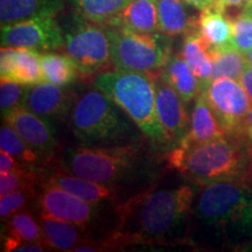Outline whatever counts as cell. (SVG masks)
Here are the masks:
<instances>
[{"label":"cell","instance_id":"obj_1","mask_svg":"<svg viewBox=\"0 0 252 252\" xmlns=\"http://www.w3.org/2000/svg\"><path fill=\"white\" fill-rule=\"evenodd\" d=\"M194 196L190 186H180L141 194L121 204L118 210L123 224L132 226L126 234H117L123 245L162 238L172 232L190 212Z\"/></svg>","mask_w":252,"mask_h":252},{"label":"cell","instance_id":"obj_2","mask_svg":"<svg viewBox=\"0 0 252 252\" xmlns=\"http://www.w3.org/2000/svg\"><path fill=\"white\" fill-rule=\"evenodd\" d=\"M169 163L194 184L238 180L249 165V151L226 135L191 146L176 145Z\"/></svg>","mask_w":252,"mask_h":252},{"label":"cell","instance_id":"obj_3","mask_svg":"<svg viewBox=\"0 0 252 252\" xmlns=\"http://www.w3.org/2000/svg\"><path fill=\"white\" fill-rule=\"evenodd\" d=\"M96 89L109 97L150 139L166 143L157 116L156 80L150 72L118 70L102 72L94 78Z\"/></svg>","mask_w":252,"mask_h":252},{"label":"cell","instance_id":"obj_4","mask_svg":"<svg viewBox=\"0 0 252 252\" xmlns=\"http://www.w3.org/2000/svg\"><path fill=\"white\" fill-rule=\"evenodd\" d=\"M196 214L206 224L228 236H252V191L236 180L204 185Z\"/></svg>","mask_w":252,"mask_h":252},{"label":"cell","instance_id":"obj_5","mask_svg":"<svg viewBox=\"0 0 252 252\" xmlns=\"http://www.w3.org/2000/svg\"><path fill=\"white\" fill-rule=\"evenodd\" d=\"M140 158L141 151L135 145H89L68 150L64 154V168L81 178L113 186L133 171Z\"/></svg>","mask_w":252,"mask_h":252},{"label":"cell","instance_id":"obj_6","mask_svg":"<svg viewBox=\"0 0 252 252\" xmlns=\"http://www.w3.org/2000/svg\"><path fill=\"white\" fill-rule=\"evenodd\" d=\"M70 117L72 132L84 145L124 139L131 130L116 104L98 89L82 94L75 102Z\"/></svg>","mask_w":252,"mask_h":252},{"label":"cell","instance_id":"obj_7","mask_svg":"<svg viewBox=\"0 0 252 252\" xmlns=\"http://www.w3.org/2000/svg\"><path fill=\"white\" fill-rule=\"evenodd\" d=\"M111 62L118 70L151 72L162 67L172 56L165 36L108 26Z\"/></svg>","mask_w":252,"mask_h":252},{"label":"cell","instance_id":"obj_8","mask_svg":"<svg viewBox=\"0 0 252 252\" xmlns=\"http://www.w3.org/2000/svg\"><path fill=\"white\" fill-rule=\"evenodd\" d=\"M81 18V17H80ZM65 52L82 75H91L111 61L108 28L81 18L65 34Z\"/></svg>","mask_w":252,"mask_h":252},{"label":"cell","instance_id":"obj_9","mask_svg":"<svg viewBox=\"0 0 252 252\" xmlns=\"http://www.w3.org/2000/svg\"><path fill=\"white\" fill-rule=\"evenodd\" d=\"M201 93L228 134L239 135L252 106L251 99L241 82L228 77L215 78Z\"/></svg>","mask_w":252,"mask_h":252},{"label":"cell","instance_id":"obj_10","mask_svg":"<svg viewBox=\"0 0 252 252\" xmlns=\"http://www.w3.org/2000/svg\"><path fill=\"white\" fill-rule=\"evenodd\" d=\"M65 43L54 15H36L13 24L1 25V47L32 48L49 52Z\"/></svg>","mask_w":252,"mask_h":252},{"label":"cell","instance_id":"obj_11","mask_svg":"<svg viewBox=\"0 0 252 252\" xmlns=\"http://www.w3.org/2000/svg\"><path fill=\"white\" fill-rule=\"evenodd\" d=\"M39 214L88 228L97 215V206L47 181L36 197Z\"/></svg>","mask_w":252,"mask_h":252},{"label":"cell","instance_id":"obj_12","mask_svg":"<svg viewBox=\"0 0 252 252\" xmlns=\"http://www.w3.org/2000/svg\"><path fill=\"white\" fill-rule=\"evenodd\" d=\"M2 119L40 154H50L56 147L55 131L48 119L31 111L23 104L2 112Z\"/></svg>","mask_w":252,"mask_h":252},{"label":"cell","instance_id":"obj_13","mask_svg":"<svg viewBox=\"0 0 252 252\" xmlns=\"http://www.w3.org/2000/svg\"><path fill=\"white\" fill-rule=\"evenodd\" d=\"M157 116L166 143L178 145L188 132V116L180 94L161 78H156Z\"/></svg>","mask_w":252,"mask_h":252},{"label":"cell","instance_id":"obj_14","mask_svg":"<svg viewBox=\"0 0 252 252\" xmlns=\"http://www.w3.org/2000/svg\"><path fill=\"white\" fill-rule=\"evenodd\" d=\"M40 52L32 48L1 47L0 75L26 87L43 82Z\"/></svg>","mask_w":252,"mask_h":252},{"label":"cell","instance_id":"obj_15","mask_svg":"<svg viewBox=\"0 0 252 252\" xmlns=\"http://www.w3.org/2000/svg\"><path fill=\"white\" fill-rule=\"evenodd\" d=\"M23 105L41 117L50 119L67 116L75 102L67 90L43 81L28 88Z\"/></svg>","mask_w":252,"mask_h":252},{"label":"cell","instance_id":"obj_16","mask_svg":"<svg viewBox=\"0 0 252 252\" xmlns=\"http://www.w3.org/2000/svg\"><path fill=\"white\" fill-rule=\"evenodd\" d=\"M228 132L220 124L215 112L210 108L207 99L201 93L195 98V104L191 112L190 126L187 134L182 138L178 145L191 146V145L203 144L220 138L226 137Z\"/></svg>","mask_w":252,"mask_h":252},{"label":"cell","instance_id":"obj_17","mask_svg":"<svg viewBox=\"0 0 252 252\" xmlns=\"http://www.w3.org/2000/svg\"><path fill=\"white\" fill-rule=\"evenodd\" d=\"M48 181L70 191L94 206L117 203L119 201V193L113 186L81 178L69 172H56L52 174Z\"/></svg>","mask_w":252,"mask_h":252},{"label":"cell","instance_id":"obj_18","mask_svg":"<svg viewBox=\"0 0 252 252\" xmlns=\"http://www.w3.org/2000/svg\"><path fill=\"white\" fill-rule=\"evenodd\" d=\"M37 220L42 232V243L50 250L75 251L81 244L90 241L84 234L86 228L41 214Z\"/></svg>","mask_w":252,"mask_h":252},{"label":"cell","instance_id":"obj_19","mask_svg":"<svg viewBox=\"0 0 252 252\" xmlns=\"http://www.w3.org/2000/svg\"><path fill=\"white\" fill-rule=\"evenodd\" d=\"M106 26L127 28L139 33H159L157 0H131Z\"/></svg>","mask_w":252,"mask_h":252},{"label":"cell","instance_id":"obj_20","mask_svg":"<svg viewBox=\"0 0 252 252\" xmlns=\"http://www.w3.org/2000/svg\"><path fill=\"white\" fill-rule=\"evenodd\" d=\"M159 77L172 87L185 102L195 99L202 91L200 81L195 76L182 55H173L159 69Z\"/></svg>","mask_w":252,"mask_h":252},{"label":"cell","instance_id":"obj_21","mask_svg":"<svg viewBox=\"0 0 252 252\" xmlns=\"http://www.w3.org/2000/svg\"><path fill=\"white\" fill-rule=\"evenodd\" d=\"M184 0H157L160 32L168 36L196 31L198 19L189 13Z\"/></svg>","mask_w":252,"mask_h":252},{"label":"cell","instance_id":"obj_22","mask_svg":"<svg viewBox=\"0 0 252 252\" xmlns=\"http://www.w3.org/2000/svg\"><path fill=\"white\" fill-rule=\"evenodd\" d=\"M197 31L210 50L232 46L234 32L231 19L226 18L225 13L216 7L201 11Z\"/></svg>","mask_w":252,"mask_h":252},{"label":"cell","instance_id":"obj_23","mask_svg":"<svg viewBox=\"0 0 252 252\" xmlns=\"http://www.w3.org/2000/svg\"><path fill=\"white\" fill-rule=\"evenodd\" d=\"M62 0H0L1 25L13 24L36 15H54Z\"/></svg>","mask_w":252,"mask_h":252},{"label":"cell","instance_id":"obj_24","mask_svg":"<svg viewBox=\"0 0 252 252\" xmlns=\"http://www.w3.org/2000/svg\"><path fill=\"white\" fill-rule=\"evenodd\" d=\"M182 58L188 63L203 89L212 78L213 58L212 50L201 37L197 30L186 34Z\"/></svg>","mask_w":252,"mask_h":252},{"label":"cell","instance_id":"obj_25","mask_svg":"<svg viewBox=\"0 0 252 252\" xmlns=\"http://www.w3.org/2000/svg\"><path fill=\"white\" fill-rule=\"evenodd\" d=\"M43 80L56 86L64 87L77 78L78 68L68 55L58 53H43L40 56Z\"/></svg>","mask_w":252,"mask_h":252},{"label":"cell","instance_id":"obj_26","mask_svg":"<svg viewBox=\"0 0 252 252\" xmlns=\"http://www.w3.org/2000/svg\"><path fill=\"white\" fill-rule=\"evenodd\" d=\"M81 18L91 23L109 25L131 0H70Z\"/></svg>","mask_w":252,"mask_h":252},{"label":"cell","instance_id":"obj_27","mask_svg":"<svg viewBox=\"0 0 252 252\" xmlns=\"http://www.w3.org/2000/svg\"><path fill=\"white\" fill-rule=\"evenodd\" d=\"M212 58L213 72L210 81L220 77L239 81L249 63L248 56L242 54L234 46L212 50Z\"/></svg>","mask_w":252,"mask_h":252},{"label":"cell","instance_id":"obj_28","mask_svg":"<svg viewBox=\"0 0 252 252\" xmlns=\"http://www.w3.org/2000/svg\"><path fill=\"white\" fill-rule=\"evenodd\" d=\"M4 232L5 235L2 236L17 241L42 243V232L39 220L26 212H18L6 220Z\"/></svg>","mask_w":252,"mask_h":252},{"label":"cell","instance_id":"obj_29","mask_svg":"<svg viewBox=\"0 0 252 252\" xmlns=\"http://www.w3.org/2000/svg\"><path fill=\"white\" fill-rule=\"evenodd\" d=\"M0 149L31 166L35 165L41 157L7 123L2 124L0 128Z\"/></svg>","mask_w":252,"mask_h":252},{"label":"cell","instance_id":"obj_30","mask_svg":"<svg viewBox=\"0 0 252 252\" xmlns=\"http://www.w3.org/2000/svg\"><path fill=\"white\" fill-rule=\"evenodd\" d=\"M231 23L234 32L232 46L248 56L252 50V9H242L241 13L231 19Z\"/></svg>","mask_w":252,"mask_h":252},{"label":"cell","instance_id":"obj_31","mask_svg":"<svg viewBox=\"0 0 252 252\" xmlns=\"http://www.w3.org/2000/svg\"><path fill=\"white\" fill-rule=\"evenodd\" d=\"M36 188L24 187L0 196V217L2 222L13 214L21 212L35 195Z\"/></svg>","mask_w":252,"mask_h":252},{"label":"cell","instance_id":"obj_32","mask_svg":"<svg viewBox=\"0 0 252 252\" xmlns=\"http://www.w3.org/2000/svg\"><path fill=\"white\" fill-rule=\"evenodd\" d=\"M37 184L35 167H28L18 172L0 173V196L24 187H34Z\"/></svg>","mask_w":252,"mask_h":252},{"label":"cell","instance_id":"obj_33","mask_svg":"<svg viewBox=\"0 0 252 252\" xmlns=\"http://www.w3.org/2000/svg\"><path fill=\"white\" fill-rule=\"evenodd\" d=\"M26 86L17 83V82L1 77L0 81V108L1 112L21 105L24 103L27 93Z\"/></svg>","mask_w":252,"mask_h":252},{"label":"cell","instance_id":"obj_34","mask_svg":"<svg viewBox=\"0 0 252 252\" xmlns=\"http://www.w3.org/2000/svg\"><path fill=\"white\" fill-rule=\"evenodd\" d=\"M2 250L6 252H41L46 251L47 247L41 242H25L2 236Z\"/></svg>","mask_w":252,"mask_h":252},{"label":"cell","instance_id":"obj_35","mask_svg":"<svg viewBox=\"0 0 252 252\" xmlns=\"http://www.w3.org/2000/svg\"><path fill=\"white\" fill-rule=\"evenodd\" d=\"M28 167H33L27 163H24L20 160H18L17 158H14L11 154L5 152V151H0V173H6V172H18L26 169Z\"/></svg>","mask_w":252,"mask_h":252},{"label":"cell","instance_id":"obj_36","mask_svg":"<svg viewBox=\"0 0 252 252\" xmlns=\"http://www.w3.org/2000/svg\"><path fill=\"white\" fill-rule=\"evenodd\" d=\"M251 1L252 0H216V4L214 7L225 13L229 8H247L250 6Z\"/></svg>","mask_w":252,"mask_h":252},{"label":"cell","instance_id":"obj_37","mask_svg":"<svg viewBox=\"0 0 252 252\" xmlns=\"http://www.w3.org/2000/svg\"><path fill=\"white\" fill-rule=\"evenodd\" d=\"M239 137H242L245 141H247V144L249 145V149H252V106L251 109L249 110L247 118H245L243 126H242Z\"/></svg>","mask_w":252,"mask_h":252},{"label":"cell","instance_id":"obj_38","mask_svg":"<svg viewBox=\"0 0 252 252\" xmlns=\"http://www.w3.org/2000/svg\"><path fill=\"white\" fill-rule=\"evenodd\" d=\"M239 82H241L244 90L247 91L249 98H250L252 102V62L249 61L248 65L244 69L243 74H242L241 78H239Z\"/></svg>","mask_w":252,"mask_h":252},{"label":"cell","instance_id":"obj_39","mask_svg":"<svg viewBox=\"0 0 252 252\" xmlns=\"http://www.w3.org/2000/svg\"><path fill=\"white\" fill-rule=\"evenodd\" d=\"M184 1L195 8L200 9V11L214 7L216 4V0H184Z\"/></svg>","mask_w":252,"mask_h":252},{"label":"cell","instance_id":"obj_40","mask_svg":"<svg viewBox=\"0 0 252 252\" xmlns=\"http://www.w3.org/2000/svg\"><path fill=\"white\" fill-rule=\"evenodd\" d=\"M249 151V165H250L251 172H252V149H248Z\"/></svg>","mask_w":252,"mask_h":252},{"label":"cell","instance_id":"obj_41","mask_svg":"<svg viewBox=\"0 0 252 252\" xmlns=\"http://www.w3.org/2000/svg\"><path fill=\"white\" fill-rule=\"evenodd\" d=\"M248 59H249V61L252 62V50H251L250 53H249V55H248Z\"/></svg>","mask_w":252,"mask_h":252},{"label":"cell","instance_id":"obj_42","mask_svg":"<svg viewBox=\"0 0 252 252\" xmlns=\"http://www.w3.org/2000/svg\"><path fill=\"white\" fill-rule=\"evenodd\" d=\"M249 7H250V8L252 9V1H251V4H250V6H249Z\"/></svg>","mask_w":252,"mask_h":252},{"label":"cell","instance_id":"obj_43","mask_svg":"<svg viewBox=\"0 0 252 252\" xmlns=\"http://www.w3.org/2000/svg\"><path fill=\"white\" fill-rule=\"evenodd\" d=\"M250 250H252V244L250 245Z\"/></svg>","mask_w":252,"mask_h":252}]
</instances>
